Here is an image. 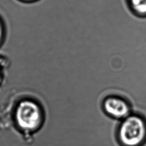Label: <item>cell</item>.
<instances>
[{"label": "cell", "mask_w": 146, "mask_h": 146, "mask_svg": "<svg viewBox=\"0 0 146 146\" xmlns=\"http://www.w3.org/2000/svg\"><path fill=\"white\" fill-rule=\"evenodd\" d=\"M117 137L121 146H142L146 141V119L138 114L129 115L119 125Z\"/></svg>", "instance_id": "obj_1"}, {"label": "cell", "mask_w": 146, "mask_h": 146, "mask_svg": "<svg viewBox=\"0 0 146 146\" xmlns=\"http://www.w3.org/2000/svg\"><path fill=\"white\" fill-rule=\"evenodd\" d=\"M16 119L19 126L26 129H33L41 121V112L38 106L31 101H23L18 106Z\"/></svg>", "instance_id": "obj_2"}, {"label": "cell", "mask_w": 146, "mask_h": 146, "mask_svg": "<svg viewBox=\"0 0 146 146\" xmlns=\"http://www.w3.org/2000/svg\"><path fill=\"white\" fill-rule=\"evenodd\" d=\"M102 108L105 113L115 119H123L131 114V106L124 98L110 95L103 101Z\"/></svg>", "instance_id": "obj_3"}, {"label": "cell", "mask_w": 146, "mask_h": 146, "mask_svg": "<svg viewBox=\"0 0 146 146\" xmlns=\"http://www.w3.org/2000/svg\"><path fill=\"white\" fill-rule=\"evenodd\" d=\"M132 12L140 17H146V0H127Z\"/></svg>", "instance_id": "obj_4"}, {"label": "cell", "mask_w": 146, "mask_h": 146, "mask_svg": "<svg viewBox=\"0 0 146 146\" xmlns=\"http://www.w3.org/2000/svg\"><path fill=\"white\" fill-rule=\"evenodd\" d=\"M2 36H3V27H2V23L0 22V43L2 39Z\"/></svg>", "instance_id": "obj_5"}, {"label": "cell", "mask_w": 146, "mask_h": 146, "mask_svg": "<svg viewBox=\"0 0 146 146\" xmlns=\"http://www.w3.org/2000/svg\"><path fill=\"white\" fill-rule=\"evenodd\" d=\"M0 80H1V76H0Z\"/></svg>", "instance_id": "obj_6"}]
</instances>
